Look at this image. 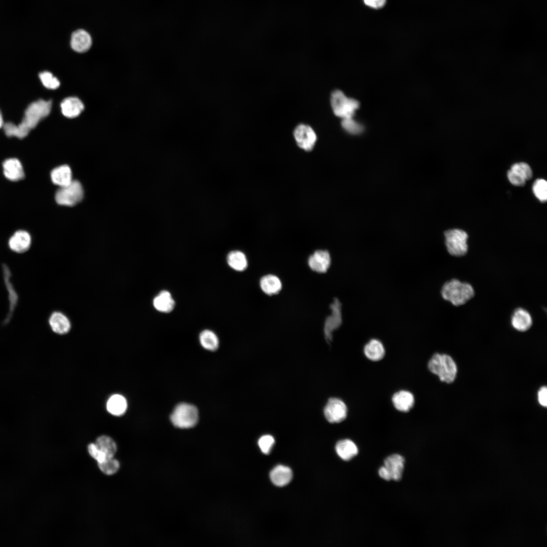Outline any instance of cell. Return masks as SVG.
I'll use <instances>...</instances> for the list:
<instances>
[{
	"label": "cell",
	"mask_w": 547,
	"mask_h": 547,
	"mask_svg": "<svg viewBox=\"0 0 547 547\" xmlns=\"http://www.w3.org/2000/svg\"><path fill=\"white\" fill-rule=\"evenodd\" d=\"M441 294L444 300L454 306H459L465 304L474 297L475 290L470 283L452 279L443 284Z\"/></svg>",
	"instance_id": "6da1fadb"
},
{
	"label": "cell",
	"mask_w": 547,
	"mask_h": 547,
	"mask_svg": "<svg viewBox=\"0 0 547 547\" xmlns=\"http://www.w3.org/2000/svg\"><path fill=\"white\" fill-rule=\"evenodd\" d=\"M428 370L437 376L440 380L451 383L455 380L457 369L453 359L445 354L435 353L431 357L427 364Z\"/></svg>",
	"instance_id": "7a4b0ae2"
},
{
	"label": "cell",
	"mask_w": 547,
	"mask_h": 547,
	"mask_svg": "<svg viewBox=\"0 0 547 547\" xmlns=\"http://www.w3.org/2000/svg\"><path fill=\"white\" fill-rule=\"evenodd\" d=\"M51 101L39 99L30 104L24 112V116L19 124L26 131L29 133L38 123L47 116L51 110Z\"/></svg>",
	"instance_id": "3957f363"
},
{
	"label": "cell",
	"mask_w": 547,
	"mask_h": 547,
	"mask_svg": "<svg viewBox=\"0 0 547 547\" xmlns=\"http://www.w3.org/2000/svg\"><path fill=\"white\" fill-rule=\"evenodd\" d=\"M172 424L180 428H189L195 426L199 420L197 408L191 404L181 403L174 409L170 415Z\"/></svg>",
	"instance_id": "277c9868"
},
{
	"label": "cell",
	"mask_w": 547,
	"mask_h": 547,
	"mask_svg": "<svg viewBox=\"0 0 547 547\" xmlns=\"http://www.w3.org/2000/svg\"><path fill=\"white\" fill-rule=\"evenodd\" d=\"M445 245L451 255L459 257L465 255L468 251V235L464 230L452 229L444 232Z\"/></svg>",
	"instance_id": "5b68a950"
},
{
	"label": "cell",
	"mask_w": 547,
	"mask_h": 547,
	"mask_svg": "<svg viewBox=\"0 0 547 547\" xmlns=\"http://www.w3.org/2000/svg\"><path fill=\"white\" fill-rule=\"evenodd\" d=\"M331 104L334 113L342 119L352 118L359 107V102L346 97L340 90L333 91L331 96Z\"/></svg>",
	"instance_id": "8992f818"
},
{
	"label": "cell",
	"mask_w": 547,
	"mask_h": 547,
	"mask_svg": "<svg viewBox=\"0 0 547 547\" xmlns=\"http://www.w3.org/2000/svg\"><path fill=\"white\" fill-rule=\"evenodd\" d=\"M83 196L82 184L77 180H73L68 185L60 187L56 191L55 198L60 205L73 206L82 200Z\"/></svg>",
	"instance_id": "52a82bcc"
},
{
	"label": "cell",
	"mask_w": 547,
	"mask_h": 547,
	"mask_svg": "<svg viewBox=\"0 0 547 547\" xmlns=\"http://www.w3.org/2000/svg\"><path fill=\"white\" fill-rule=\"evenodd\" d=\"M348 408L345 402L339 398H331L324 408V415L328 422L338 423L347 418Z\"/></svg>",
	"instance_id": "ba28073f"
},
{
	"label": "cell",
	"mask_w": 547,
	"mask_h": 547,
	"mask_svg": "<svg viewBox=\"0 0 547 547\" xmlns=\"http://www.w3.org/2000/svg\"><path fill=\"white\" fill-rule=\"evenodd\" d=\"M510 182L517 186H524L527 180L531 179L533 173L529 165L524 162L515 163L507 171Z\"/></svg>",
	"instance_id": "9c48e42d"
},
{
	"label": "cell",
	"mask_w": 547,
	"mask_h": 547,
	"mask_svg": "<svg viewBox=\"0 0 547 547\" xmlns=\"http://www.w3.org/2000/svg\"><path fill=\"white\" fill-rule=\"evenodd\" d=\"M390 401L396 410L402 413H407L413 408L415 399L414 395L410 390L400 389L392 394Z\"/></svg>",
	"instance_id": "30bf717a"
},
{
	"label": "cell",
	"mask_w": 547,
	"mask_h": 547,
	"mask_svg": "<svg viewBox=\"0 0 547 547\" xmlns=\"http://www.w3.org/2000/svg\"><path fill=\"white\" fill-rule=\"evenodd\" d=\"M293 134L299 147L307 151L312 149L317 141V136L310 126L300 124L296 127Z\"/></svg>",
	"instance_id": "8fae6325"
},
{
	"label": "cell",
	"mask_w": 547,
	"mask_h": 547,
	"mask_svg": "<svg viewBox=\"0 0 547 547\" xmlns=\"http://www.w3.org/2000/svg\"><path fill=\"white\" fill-rule=\"evenodd\" d=\"M31 242V237L28 232L24 230H19L10 238L8 245L11 251L21 254L29 250Z\"/></svg>",
	"instance_id": "7c38bea8"
},
{
	"label": "cell",
	"mask_w": 547,
	"mask_h": 547,
	"mask_svg": "<svg viewBox=\"0 0 547 547\" xmlns=\"http://www.w3.org/2000/svg\"><path fill=\"white\" fill-rule=\"evenodd\" d=\"M363 353L369 361L377 362L384 358L386 349L381 340L377 338H372L364 345Z\"/></svg>",
	"instance_id": "4fadbf2b"
},
{
	"label": "cell",
	"mask_w": 547,
	"mask_h": 547,
	"mask_svg": "<svg viewBox=\"0 0 547 547\" xmlns=\"http://www.w3.org/2000/svg\"><path fill=\"white\" fill-rule=\"evenodd\" d=\"M3 170L5 177L10 181L16 182L23 179L24 169L20 161L16 158L6 159L3 163Z\"/></svg>",
	"instance_id": "5bb4252c"
},
{
	"label": "cell",
	"mask_w": 547,
	"mask_h": 547,
	"mask_svg": "<svg viewBox=\"0 0 547 547\" xmlns=\"http://www.w3.org/2000/svg\"><path fill=\"white\" fill-rule=\"evenodd\" d=\"M308 264L314 271L326 272L331 264L330 255L326 250H317L309 257Z\"/></svg>",
	"instance_id": "9a60e30c"
},
{
	"label": "cell",
	"mask_w": 547,
	"mask_h": 547,
	"mask_svg": "<svg viewBox=\"0 0 547 547\" xmlns=\"http://www.w3.org/2000/svg\"><path fill=\"white\" fill-rule=\"evenodd\" d=\"M511 323L513 327L519 332H526L532 326L533 324L531 314L526 309L518 307L513 311Z\"/></svg>",
	"instance_id": "2e32d148"
},
{
	"label": "cell",
	"mask_w": 547,
	"mask_h": 547,
	"mask_svg": "<svg viewBox=\"0 0 547 547\" xmlns=\"http://www.w3.org/2000/svg\"><path fill=\"white\" fill-rule=\"evenodd\" d=\"M70 46L77 53H85L91 48L92 40L90 34L85 30L79 29L73 31L71 35Z\"/></svg>",
	"instance_id": "e0dca14e"
},
{
	"label": "cell",
	"mask_w": 547,
	"mask_h": 547,
	"mask_svg": "<svg viewBox=\"0 0 547 547\" xmlns=\"http://www.w3.org/2000/svg\"><path fill=\"white\" fill-rule=\"evenodd\" d=\"M331 315L327 318L325 322V333L327 340L332 339V332L339 328L341 324V304L337 299H335L331 305Z\"/></svg>",
	"instance_id": "ac0fdd59"
},
{
	"label": "cell",
	"mask_w": 547,
	"mask_h": 547,
	"mask_svg": "<svg viewBox=\"0 0 547 547\" xmlns=\"http://www.w3.org/2000/svg\"><path fill=\"white\" fill-rule=\"evenodd\" d=\"M404 463L405 459L403 456L394 454L385 459L384 466L389 472L392 480L399 481L402 478Z\"/></svg>",
	"instance_id": "d6986e66"
},
{
	"label": "cell",
	"mask_w": 547,
	"mask_h": 547,
	"mask_svg": "<svg viewBox=\"0 0 547 547\" xmlns=\"http://www.w3.org/2000/svg\"><path fill=\"white\" fill-rule=\"evenodd\" d=\"M60 106L62 114L68 118L77 116L84 108L82 101L75 97H69L64 99Z\"/></svg>",
	"instance_id": "ffe728a7"
},
{
	"label": "cell",
	"mask_w": 547,
	"mask_h": 547,
	"mask_svg": "<svg viewBox=\"0 0 547 547\" xmlns=\"http://www.w3.org/2000/svg\"><path fill=\"white\" fill-rule=\"evenodd\" d=\"M49 323L52 331L59 334H64L69 332L71 325L68 319L62 313L53 312L49 319Z\"/></svg>",
	"instance_id": "44dd1931"
},
{
	"label": "cell",
	"mask_w": 547,
	"mask_h": 547,
	"mask_svg": "<svg viewBox=\"0 0 547 547\" xmlns=\"http://www.w3.org/2000/svg\"><path fill=\"white\" fill-rule=\"evenodd\" d=\"M270 479L272 483L279 487L287 485L292 480V472L288 466L279 465L270 472Z\"/></svg>",
	"instance_id": "7402d4cb"
},
{
	"label": "cell",
	"mask_w": 547,
	"mask_h": 547,
	"mask_svg": "<svg viewBox=\"0 0 547 547\" xmlns=\"http://www.w3.org/2000/svg\"><path fill=\"white\" fill-rule=\"evenodd\" d=\"M50 176L53 183L60 187L66 186L73 181L71 170L67 165H61L53 169Z\"/></svg>",
	"instance_id": "603a6c76"
},
{
	"label": "cell",
	"mask_w": 547,
	"mask_h": 547,
	"mask_svg": "<svg viewBox=\"0 0 547 547\" xmlns=\"http://www.w3.org/2000/svg\"><path fill=\"white\" fill-rule=\"evenodd\" d=\"M335 450L338 456L345 461L350 460L358 453L356 444L348 439L339 441L336 444Z\"/></svg>",
	"instance_id": "cb8c5ba5"
},
{
	"label": "cell",
	"mask_w": 547,
	"mask_h": 547,
	"mask_svg": "<svg viewBox=\"0 0 547 547\" xmlns=\"http://www.w3.org/2000/svg\"><path fill=\"white\" fill-rule=\"evenodd\" d=\"M260 286L264 293L270 296L278 294L282 287L279 278L272 275L262 277L260 280Z\"/></svg>",
	"instance_id": "d4e9b609"
},
{
	"label": "cell",
	"mask_w": 547,
	"mask_h": 547,
	"mask_svg": "<svg viewBox=\"0 0 547 547\" xmlns=\"http://www.w3.org/2000/svg\"><path fill=\"white\" fill-rule=\"evenodd\" d=\"M153 304L158 311L169 312L173 309L175 301L169 292L163 290L154 297Z\"/></svg>",
	"instance_id": "484cf974"
},
{
	"label": "cell",
	"mask_w": 547,
	"mask_h": 547,
	"mask_svg": "<svg viewBox=\"0 0 547 547\" xmlns=\"http://www.w3.org/2000/svg\"><path fill=\"white\" fill-rule=\"evenodd\" d=\"M127 407L126 399L122 395L115 394L111 396L106 404L107 411L115 416H121L125 413Z\"/></svg>",
	"instance_id": "4316f807"
},
{
	"label": "cell",
	"mask_w": 547,
	"mask_h": 547,
	"mask_svg": "<svg viewBox=\"0 0 547 547\" xmlns=\"http://www.w3.org/2000/svg\"><path fill=\"white\" fill-rule=\"evenodd\" d=\"M227 261L230 267L237 271H244L248 266L246 255L240 251L229 252L227 256Z\"/></svg>",
	"instance_id": "83f0119b"
},
{
	"label": "cell",
	"mask_w": 547,
	"mask_h": 547,
	"mask_svg": "<svg viewBox=\"0 0 547 547\" xmlns=\"http://www.w3.org/2000/svg\"><path fill=\"white\" fill-rule=\"evenodd\" d=\"M95 444L109 458L113 457L116 452V443L111 438L107 436H100L96 439Z\"/></svg>",
	"instance_id": "f1b7e54d"
},
{
	"label": "cell",
	"mask_w": 547,
	"mask_h": 547,
	"mask_svg": "<svg viewBox=\"0 0 547 547\" xmlns=\"http://www.w3.org/2000/svg\"><path fill=\"white\" fill-rule=\"evenodd\" d=\"M199 338L202 346L207 350L214 351L219 346V339L217 335L211 330L203 331L200 334Z\"/></svg>",
	"instance_id": "f546056e"
},
{
	"label": "cell",
	"mask_w": 547,
	"mask_h": 547,
	"mask_svg": "<svg viewBox=\"0 0 547 547\" xmlns=\"http://www.w3.org/2000/svg\"><path fill=\"white\" fill-rule=\"evenodd\" d=\"M3 267L5 276V280H6L5 283L7 285V287L8 288L9 293V297L10 300V308L9 315L10 316L12 314V312H13V310H14L16 305L17 301L18 300L17 295L13 289V285L11 284V282L10 281V271L9 270L7 266L5 265L3 266Z\"/></svg>",
	"instance_id": "4dcf8cb0"
},
{
	"label": "cell",
	"mask_w": 547,
	"mask_h": 547,
	"mask_svg": "<svg viewBox=\"0 0 547 547\" xmlns=\"http://www.w3.org/2000/svg\"><path fill=\"white\" fill-rule=\"evenodd\" d=\"M533 192L535 197L541 202L545 203L547 200V182L543 179H536L533 185Z\"/></svg>",
	"instance_id": "1f68e13d"
},
{
	"label": "cell",
	"mask_w": 547,
	"mask_h": 547,
	"mask_svg": "<svg viewBox=\"0 0 547 547\" xmlns=\"http://www.w3.org/2000/svg\"><path fill=\"white\" fill-rule=\"evenodd\" d=\"M341 126L345 131L353 135L360 134L364 131L363 125L355 121L353 117L343 119Z\"/></svg>",
	"instance_id": "d6a6232c"
},
{
	"label": "cell",
	"mask_w": 547,
	"mask_h": 547,
	"mask_svg": "<svg viewBox=\"0 0 547 547\" xmlns=\"http://www.w3.org/2000/svg\"><path fill=\"white\" fill-rule=\"evenodd\" d=\"M39 77L43 85L49 89H56L60 86V82L50 72L45 71L39 73Z\"/></svg>",
	"instance_id": "836d02e7"
},
{
	"label": "cell",
	"mask_w": 547,
	"mask_h": 547,
	"mask_svg": "<svg viewBox=\"0 0 547 547\" xmlns=\"http://www.w3.org/2000/svg\"><path fill=\"white\" fill-rule=\"evenodd\" d=\"M100 470L105 474L111 475L118 472L120 468L119 462L113 457L102 462L98 463Z\"/></svg>",
	"instance_id": "e575fe53"
},
{
	"label": "cell",
	"mask_w": 547,
	"mask_h": 547,
	"mask_svg": "<svg viewBox=\"0 0 547 547\" xmlns=\"http://www.w3.org/2000/svg\"><path fill=\"white\" fill-rule=\"evenodd\" d=\"M258 443L261 451L268 454L275 443V440L271 436L266 435L260 438Z\"/></svg>",
	"instance_id": "d590c367"
},
{
	"label": "cell",
	"mask_w": 547,
	"mask_h": 547,
	"mask_svg": "<svg viewBox=\"0 0 547 547\" xmlns=\"http://www.w3.org/2000/svg\"><path fill=\"white\" fill-rule=\"evenodd\" d=\"M88 450L90 455L96 460L98 463L102 462L109 459L105 453L99 449L95 443L90 444L88 446Z\"/></svg>",
	"instance_id": "8d00e7d4"
},
{
	"label": "cell",
	"mask_w": 547,
	"mask_h": 547,
	"mask_svg": "<svg viewBox=\"0 0 547 547\" xmlns=\"http://www.w3.org/2000/svg\"><path fill=\"white\" fill-rule=\"evenodd\" d=\"M365 4L370 8L378 9L383 8L386 0H363Z\"/></svg>",
	"instance_id": "74e56055"
},
{
	"label": "cell",
	"mask_w": 547,
	"mask_h": 547,
	"mask_svg": "<svg viewBox=\"0 0 547 547\" xmlns=\"http://www.w3.org/2000/svg\"><path fill=\"white\" fill-rule=\"evenodd\" d=\"M538 400L539 404L543 406H547V388L545 386H542L538 392Z\"/></svg>",
	"instance_id": "f35d334b"
},
{
	"label": "cell",
	"mask_w": 547,
	"mask_h": 547,
	"mask_svg": "<svg viewBox=\"0 0 547 547\" xmlns=\"http://www.w3.org/2000/svg\"><path fill=\"white\" fill-rule=\"evenodd\" d=\"M378 473L379 476L384 480L386 481L392 480L389 472L384 466H382L379 468Z\"/></svg>",
	"instance_id": "ab89813d"
},
{
	"label": "cell",
	"mask_w": 547,
	"mask_h": 547,
	"mask_svg": "<svg viewBox=\"0 0 547 547\" xmlns=\"http://www.w3.org/2000/svg\"><path fill=\"white\" fill-rule=\"evenodd\" d=\"M4 124V121H3V116H2V112H1V111L0 110V128H1L2 127H3Z\"/></svg>",
	"instance_id": "60d3db41"
}]
</instances>
